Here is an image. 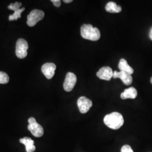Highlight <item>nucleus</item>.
<instances>
[{
  "mask_svg": "<svg viewBox=\"0 0 152 152\" xmlns=\"http://www.w3.org/2000/svg\"><path fill=\"white\" fill-rule=\"evenodd\" d=\"M104 122L109 128L118 130L124 124V120L122 115L117 112L107 114L104 118Z\"/></svg>",
  "mask_w": 152,
  "mask_h": 152,
  "instance_id": "1",
  "label": "nucleus"
},
{
  "mask_svg": "<svg viewBox=\"0 0 152 152\" xmlns=\"http://www.w3.org/2000/svg\"><path fill=\"white\" fill-rule=\"evenodd\" d=\"M81 35L84 39L96 41L100 38V32L97 28L91 24H83L81 27Z\"/></svg>",
  "mask_w": 152,
  "mask_h": 152,
  "instance_id": "2",
  "label": "nucleus"
},
{
  "mask_svg": "<svg viewBox=\"0 0 152 152\" xmlns=\"http://www.w3.org/2000/svg\"><path fill=\"white\" fill-rule=\"evenodd\" d=\"M29 125L28 129L31 131L33 135L36 137H40L44 135V131L41 125H39L33 117H31L28 119Z\"/></svg>",
  "mask_w": 152,
  "mask_h": 152,
  "instance_id": "3",
  "label": "nucleus"
},
{
  "mask_svg": "<svg viewBox=\"0 0 152 152\" xmlns=\"http://www.w3.org/2000/svg\"><path fill=\"white\" fill-rule=\"evenodd\" d=\"M28 49V44L25 39L23 38L18 39L15 50L16 56L19 59L25 58L27 55Z\"/></svg>",
  "mask_w": 152,
  "mask_h": 152,
  "instance_id": "4",
  "label": "nucleus"
},
{
  "mask_svg": "<svg viewBox=\"0 0 152 152\" xmlns=\"http://www.w3.org/2000/svg\"><path fill=\"white\" fill-rule=\"evenodd\" d=\"M45 16L43 11L39 10H33L27 16V24L29 27L34 26L38 22L41 20Z\"/></svg>",
  "mask_w": 152,
  "mask_h": 152,
  "instance_id": "5",
  "label": "nucleus"
},
{
  "mask_svg": "<svg viewBox=\"0 0 152 152\" xmlns=\"http://www.w3.org/2000/svg\"><path fill=\"white\" fill-rule=\"evenodd\" d=\"M76 82L77 77L76 75L72 72H68L66 75L65 80L63 83V87L65 91H71L75 86Z\"/></svg>",
  "mask_w": 152,
  "mask_h": 152,
  "instance_id": "6",
  "label": "nucleus"
},
{
  "mask_svg": "<svg viewBox=\"0 0 152 152\" xmlns=\"http://www.w3.org/2000/svg\"><path fill=\"white\" fill-rule=\"evenodd\" d=\"M77 105L80 112L82 114H85L88 112L89 109L91 108L92 103L89 99L85 96H81L77 100Z\"/></svg>",
  "mask_w": 152,
  "mask_h": 152,
  "instance_id": "7",
  "label": "nucleus"
},
{
  "mask_svg": "<svg viewBox=\"0 0 152 152\" xmlns=\"http://www.w3.org/2000/svg\"><path fill=\"white\" fill-rule=\"evenodd\" d=\"M113 72L109 66H104L96 73V76L101 80L110 81L113 77Z\"/></svg>",
  "mask_w": 152,
  "mask_h": 152,
  "instance_id": "8",
  "label": "nucleus"
},
{
  "mask_svg": "<svg viewBox=\"0 0 152 152\" xmlns=\"http://www.w3.org/2000/svg\"><path fill=\"white\" fill-rule=\"evenodd\" d=\"M113 78L114 79L120 78L125 85L127 86L130 85L132 82V77L131 75L124 71H114L113 75Z\"/></svg>",
  "mask_w": 152,
  "mask_h": 152,
  "instance_id": "9",
  "label": "nucleus"
},
{
  "mask_svg": "<svg viewBox=\"0 0 152 152\" xmlns=\"http://www.w3.org/2000/svg\"><path fill=\"white\" fill-rule=\"evenodd\" d=\"M56 65L53 63H46L42 65L41 71L48 79H51L55 75Z\"/></svg>",
  "mask_w": 152,
  "mask_h": 152,
  "instance_id": "10",
  "label": "nucleus"
},
{
  "mask_svg": "<svg viewBox=\"0 0 152 152\" xmlns=\"http://www.w3.org/2000/svg\"><path fill=\"white\" fill-rule=\"evenodd\" d=\"M137 95V91L136 88L134 87H131L125 89V91L121 93V98L122 99H134L136 98Z\"/></svg>",
  "mask_w": 152,
  "mask_h": 152,
  "instance_id": "11",
  "label": "nucleus"
},
{
  "mask_svg": "<svg viewBox=\"0 0 152 152\" xmlns=\"http://www.w3.org/2000/svg\"><path fill=\"white\" fill-rule=\"evenodd\" d=\"M20 142L26 146V150L27 152H34L36 150V147L34 145V141L31 138L25 137L20 139Z\"/></svg>",
  "mask_w": 152,
  "mask_h": 152,
  "instance_id": "12",
  "label": "nucleus"
},
{
  "mask_svg": "<svg viewBox=\"0 0 152 152\" xmlns=\"http://www.w3.org/2000/svg\"><path fill=\"white\" fill-rule=\"evenodd\" d=\"M118 68L120 71L127 72L130 75H132L134 73L133 68L128 64L127 61L125 59H121L120 60L118 64Z\"/></svg>",
  "mask_w": 152,
  "mask_h": 152,
  "instance_id": "13",
  "label": "nucleus"
},
{
  "mask_svg": "<svg viewBox=\"0 0 152 152\" xmlns=\"http://www.w3.org/2000/svg\"><path fill=\"white\" fill-rule=\"evenodd\" d=\"M106 11L111 13H118L122 11V7L114 2H109L105 7Z\"/></svg>",
  "mask_w": 152,
  "mask_h": 152,
  "instance_id": "14",
  "label": "nucleus"
},
{
  "mask_svg": "<svg viewBox=\"0 0 152 152\" xmlns=\"http://www.w3.org/2000/svg\"><path fill=\"white\" fill-rule=\"evenodd\" d=\"M25 10V8L23 7L22 9H20L16 11H14V13L12 15H10L9 17V19L10 21L12 20H17L18 19L20 18L21 17V14L22 12Z\"/></svg>",
  "mask_w": 152,
  "mask_h": 152,
  "instance_id": "15",
  "label": "nucleus"
},
{
  "mask_svg": "<svg viewBox=\"0 0 152 152\" xmlns=\"http://www.w3.org/2000/svg\"><path fill=\"white\" fill-rule=\"evenodd\" d=\"M9 81V77L4 72H0V84H6Z\"/></svg>",
  "mask_w": 152,
  "mask_h": 152,
  "instance_id": "16",
  "label": "nucleus"
},
{
  "mask_svg": "<svg viewBox=\"0 0 152 152\" xmlns=\"http://www.w3.org/2000/svg\"><path fill=\"white\" fill-rule=\"evenodd\" d=\"M22 3L16 2L14 4H11L10 5L7 7V8L11 10H14V11H16L19 9H20V7L22 6Z\"/></svg>",
  "mask_w": 152,
  "mask_h": 152,
  "instance_id": "17",
  "label": "nucleus"
},
{
  "mask_svg": "<svg viewBox=\"0 0 152 152\" xmlns=\"http://www.w3.org/2000/svg\"><path fill=\"white\" fill-rule=\"evenodd\" d=\"M121 152H134V151L130 145H125L122 147Z\"/></svg>",
  "mask_w": 152,
  "mask_h": 152,
  "instance_id": "18",
  "label": "nucleus"
},
{
  "mask_svg": "<svg viewBox=\"0 0 152 152\" xmlns=\"http://www.w3.org/2000/svg\"><path fill=\"white\" fill-rule=\"evenodd\" d=\"M51 1L53 2L54 5L55 6L57 7H60L61 5V1L60 0H51Z\"/></svg>",
  "mask_w": 152,
  "mask_h": 152,
  "instance_id": "19",
  "label": "nucleus"
},
{
  "mask_svg": "<svg viewBox=\"0 0 152 152\" xmlns=\"http://www.w3.org/2000/svg\"><path fill=\"white\" fill-rule=\"evenodd\" d=\"M149 37L151 38V39L152 40V27L151 28V30L149 32Z\"/></svg>",
  "mask_w": 152,
  "mask_h": 152,
  "instance_id": "20",
  "label": "nucleus"
},
{
  "mask_svg": "<svg viewBox=\"0 0 152 152\" xmlns=\"http://www.w3.org/2000/svg\"><path fill=\"white\" fill-rule=\"evenodd\" d=\"M72 1H73L72 0H64V1H63L64 2L66 3V4H68V3H71Z\"/></svg>",
  "mask_w": 152,
  "mask_h": 152,
  "instance_id": "21",
  "label": "nucleus"
},
{
  "mask_svg": "<svg viewBox=\"0 0 152 152\" xmlns=\"http://www.w3.org/2000/svg\"><path fill=\"white\" fill-rule=\"evenodd\" d=\"M151 83L152 84V77L151 78Z\"/></svg>",
  "mask_w": 152,
  "mask_h": 152,
  "instance_id": "22",
  "label": "nucleus"
}]
</instances>
